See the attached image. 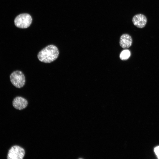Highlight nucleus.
<instances>
[{
    "label": "nucleus",
    "instance_id": "1",
    "mask_svg": "<svg viewBox=\"0 0 159 159\" xmlns=\"http://www.w3.org/2000/svg\"><path fill=\"white\" fill-rule=\"evenodd\" d=\"M59 54L57 47L51 44L47 46L40 51L37 54V58L42 62L50 63L56 59Z\"/></svg>",
    "mask_w": 159,
    "mask_h": 159
},
{
    "label": "nucleus",
    "instance_id": "2",
    "mask_svg": "<svg viewBox=\"0 0 159 159\" xmlns=\"http://www.w3.org/2000/svg\"><path fill=\"white\" fill-rule=\"evenodd\" d=\"M9 77L11 84L16 88H22L25 84L24 75L20 70H17L13 72L10 74Z\"/></svg>",
    "mask_w": 159,
    "mask_h": 159
},
{
    "label": "nucleus",
    "instance_id": "3",
    "mask_svg": "<svg viewBox=\"0 0 159 159\" xmlns=\"http://www.w3.org/2000/svg\"><path fill=\"white\" fill-rule=\"evenodd\" d=\"M32 21L31 16L26 13L21 14L18 15L15 18L14 22L17 27L22 29L28 27Z\"/></svg>",
    "mask_w": 159,
    "mask_h": 159
},
{
    "label": "nucleus",
    "instance_id": "4",
    "mask_svg": "<svg viewBox=\"0 0 159 159\" xmlns=\"http://www.w3.org/2000/svg\"><path fill=\"white\" fill-rule=\"evenodd\" d=\"M25 154V150L22 148L17 145H15L9 149L7 158L8 159H22Z\"/></svg>",
    "mask_w": 159,
    "mask_h": 159
},
{
    "label": "nucleus",
    "instance_id": "5",
    "mask_svg": "<svg viewBox=\"0 0 159 159\" xmlns=\"http://www.w3.org/2000/svg\"><path fill=\"white\" fill-rule=\"evenodd\" d=\"M132 20L134 25L139 28L145 27L147 21L146 16L141 14L135 15L133 17Z\"/></svg>",
    "mask_w": 159,
    "mask_h": 159
},
{
    "label": "nucleus",
    "instance_id": "6",
    "mask_svg": "<svg viewBox=\"0 0 159 159\" xmlns=\"http://www.w3.org/2000/svg\"><path fill=\"white\" fill-rule=\"evenodd\" d=\"M28 104L27 100L21 96L16 97L14 98L12 101V105L14 107L20 110L25 108Z\"/></svg>",
    "mask_w": 159,
    "mask_h": 159
},
{
    "label": "nucleus",
    "instance_id": "7",
    "mask_svg": "<svg viewBox=\"0 0 159 159\" xmlns=\"http://www.w3.org/2000/svg\"><path fill=\"white\" fill-rule=\"evenodd\" d=\"M132 42V39L130 35L125 34L121 36L120 44L122 48L125 49L131 46Z\"/></svg>",
    "mask_w": 159,
    "mask_h": 159
},
{
    "label": "nucleus",
    "instance_id": "8",
    "mask_svg": "<svg viewBox=\"0 0 159 159\" xmlns=\"http://www.w3.org/2000/svg\"><path fill=\"white\" fill-rule=\"evenodd\" d=\"M130 55V52L127 49L123 50L121 53L120 57L122 60H126L127 59Z\"/></svg>",
    "mask_w": 159,
    "mask_h": 159
},
{
    "label": "nucleus",
    "instance_id": "9",
    "mask_svg": "<svg viewBox=\"0 0 159 159\" xmlns=\"http://www.w3.org/2000/svg\"><path fill=\"white\" fill-rule=\"evenodd\" d=\"M154 151L158 158L159 159V146L155 147L154 148Z\"/></svg>",
    "mask_w": 159,
    "mask_h": 159
}]
</instances>
